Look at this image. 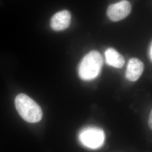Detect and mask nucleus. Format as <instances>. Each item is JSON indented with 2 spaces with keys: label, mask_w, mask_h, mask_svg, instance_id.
Instances as JSON below:
<instances>
[{
  "label": "nucleus",
  "mask_w": 152,
  "mask_h": 152,
  "mask_svg": "<svg viewBox=\"0 0 152 152\" xmlns=\"http://www.w3.org/2000/svg\"><path fill=\"white\" fill-rule=\"evenodd\" d=\"M103 64V59L97 51H91L86 55L78 66V74L81 78L89 81L98 77Z\"/></svg>",
  "instance_id": "nucleus-2"
},
{
  "label": "nucleus",
  "mask_w": 152,
  "mask_h": 152,
  "mask_svg": "<svg viewBox=\"0 0 152 152\" xmlns=\"http://www.w3.org/2000/svg\"><path fill=\"white\" fill-rule=\"evenodd\" d=\"M16 110L20 117L29 123H37L43 115L42 109L32 98L25 94L18 95L15 99Z\"/></svg>",
  "instance_id": "nucleus-1"
},
{
  "label": "nucleus",
  "mask_w": 152,
  "mask_h": 152,
  "mask_svg": "<svg viewBox=\"0 0 152 152\" xmlns=\"http://www.w3.org/2000/svg\"><path fill=\"white\" fill-rule=\"evenodd\" d=\"M152 111L150 113V115H149V127H151V129H152Z\"/></svg>",
  "instance_id": "nucleus-9"
},
{
  "label": "nucleus",
  "mask_w": 152,
  "mask_h": 152,
  "mask_svg": "<svg viewBox=\"0 0 152 152\" xmlns=\"http://www.w3.org/2000/svg\"><path fill=\"white\" fill-rule=\"evenodd\" d=\"M78 139L83 146L89 149H96L103 145L105 136L102 129L95 127H88L81 131Z\"/></svg>",
  "instance_id": "nucleus-3"
},
{
  "label": "nucleus",
  "mask_w": 152,
  "mask_h": 152,
  "mask_svg": "<svg viewBox=\"0 0 152 152\" xmlns=\"http://www.w3.org/2000/svg\"><path fill=\"white\" fill-rule=\"evenodd\" d=\"M131 11L130 2L127 0H122L109 6L107 14L112 21L117 22L125 19L130 14Z\"/></svg>",
  "instance_id": "nucleus-4"
},
{
  "label": "nucleus",
  "mask_w": 152,
  "mask_h": 152,
  "mask_svg": "<svg viewBox=\"0 0 152 152\" xmlns=\"http://www.w3.org/2000/svg\"><path fill=\"white\" fill-rule=\"evenodd\" d=\"M105 61L107 64L116 68H121L125 64V59L115 49L109 48L105 52Z\"/></svg>",
  "instance_id": "nucleus-7"
},
{
  "label": "nucleus",
  "mask_w": 152,
  "mask_h": 152,
  "mask_svg": "<svg viewBox=\"0 0 152 152\" xmlns=\"http://www.w3.org/2000/svg\"><path fill=\"white\" fill-rule=\"evenodd\" d=\"M71 14L68 10H63L55 14L50 20V27L55 31H61L69 27Z\"/></svg>",
  "instance_id": "nucleus-5"
},
{
  "label": "nucleus",
  "mask_w": 152,
  "mask_h": 152,
  "mask_svg": "<svg viewBox=\"0 0 152 152\" xmlns=\"http://www.w3.org/2000/svg\"><path fill=\"white\" fill-rule=\"evenodd\" d=\"M152 43H151V45L149 46V58L152 61Z\"/></svg>",
  "instance_id": "nucleus-8"
},
{
  "label": "nucleus",
  "mask_w": 152,
  "mask_h": 152,
  "mask_svg": "<svg viewBox=\"0 0 152 152\" xmlns=\"http://www.w3.org/2000/svg\"><path fill=\"white\" fill-rule=\"evenodd\" d=\"M144 69V65L142 61L137 58H131L127 66L126 77L130 81H136L142 74Z\"/></svg>",
  "instance_id": "nucleus-6"
}]
</instances>
